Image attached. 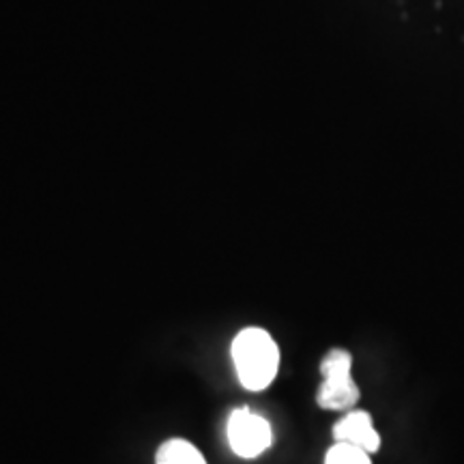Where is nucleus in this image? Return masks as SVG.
<instances>
[{
	"mask_svg": "<svg viewBox=\"0 0 464 464\" xmlns=\"http://www.w3.org/2000/svg\"><path fill=\"white\" fill-rule=\"evenodd\" d=\"M226 439L232 454H237L243 460H254L263 456L274 443V428L266 417L254 413L247 406L235 409L228 415L226 423Z\"/></svg>",
	"mask_w": 464,
	"mask_h": 464,
	"instance_id": "obj_3",
	"label": "nucleus"
},
{
	"mask_svg": "<svg viewBox=\"0 0 464 464\" xmlns=\"http://www.w3.org/2000/svg\"><path fill=\"white\" fill-rule=\"evenodd\" d=\"M323 382L316 392V404L323 411H346L357 409L362 390L353 379V355L346 348H332L321 362Z\"/></svg>",
	"mask_w": 464,
	"mask_h": 464,
	"instance_id": "obj_2",
	"label": "nucleus"
},
{
	"mask_svg": "<svg viewBox=\"0 0 464 464\" xmlns=\"http://www.w3.org/2000/svg\"><path fill=\"white\" fill-rule=\"evenodd\" d=\"M155 464H207V460L188 439H168L160 445Z\"/></svg>",
	"mask_w": 464,
	"mask_h": 464,
	"instance_id": "obj_5",
	"label": "nucleus"
},
{
	"mask_svg": "<svg viewBox=\"0 0 464 464\" xmlns=\"http://www.w3.org/2000/svg\"><path fill=\"white\" fill-rule=\"evenodd\" d=\"M324 464H372V456L353 445L334 443L324 454Z\"/></svg>",
	"mask_w": 464,
	"mask_h": 464,
	"instance_id": "obj_6",
	"label": "nucleus"
},
{
	"mask_svg": "<svg viewBox=\"0 0 464 464\" xmlns=\"http://www.w3.org/2000/svg\"><path fill=\"white\" fill-rule=\"evenodd\" d=\"M237 379L247 392H265L280 372V346L266 329L246 327L230 346Z\"/></svg>",
	"mask_w": 464,
	"mask_h": 464,
	"instance_id": "obj_1",
	"label": "nucleus"
},
{
	"mask_svg": "<svg viewBox=\"0 0 464 464\" xmlns=\"http://www.w3.org/2000/svg\"><path fill=\"white\" fill-rule=\"evenodd\" d=\"M334 443H346L374 456L381 450V434L376 430L372 415L363 409H351L334 423Z\"/></svg>",
	"mask_w": 464,
	"mask_h": 464,
	"instance_id": "obj_4",
	"label": "nucleus"
}]
</instances>
